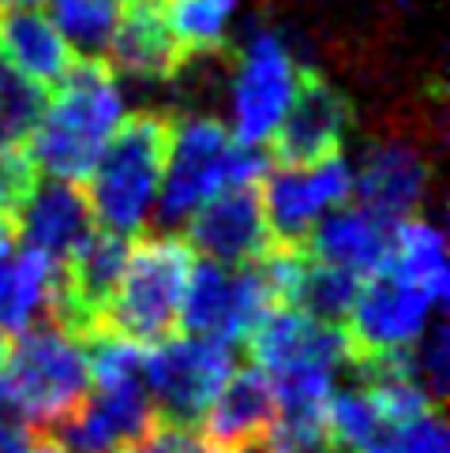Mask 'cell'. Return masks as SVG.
Wrapping results in <instances>:
<instances>
[{
	"mask_svg": "<svg viewBox=\"0 0 450 453\" xmlns=\"http://www.w3.org/2000/svg\"><path fill=\"white\" fill-rule=\"evenodd\" d=\"M120 117L124 98L117 90V72L102 57H75L23 142L38 173L50 180L87 184Z\"/></svg>",
	"mask_w": 450,
	"mask_h": 453,
	"instance_id": "1",
	"label": "cell"
},
{
	"mask_svg": "<svg viewBox=\"0 0 450 453\" xmlns=\"http://www.w3.org/2000/svg\"><path fill=\"white\" fill-rule=\"evenodd\" d=\"M90 394L87 349L42 319L12 337L0 367V412L30 431H53Z\"/></svg>",
	"mask_w": 450,
	"mask_h": 453,
	"instance_id": "2",
	"label": "cell"
},
{
	"mask_svg": "<svg viewBox=\"0 0 450 453\" xmlns=\"http://www.w3.org/2000/svg\"><path fill=\"white\" fill-rule=\"evenodd\" d=\"M173 120L166 112H132L120 117L117 132L109 135L105 150L87 176V199L94 221L109 233L136 236L147 225L151 206L162 191V173L169 157Z\"/></svg>",
	"mask_w": 450,
	"mask_h": 453,
	"instance_id": "3",
	"label": "cell"
},
{
	"mask_svg": "<svg viewBox=\"0 0 450 453\" xmlns=\"http://www.w3.org/2000/svg\"><path fill=\"white\" fill-rule=\"evenodd\" d=\"M191 266H196V251L184 236H139L128 248L124 273L102 319V334H117L139 349L176 334Z\"/></svg>",
	"mask_w": 450,
	"mask_h": 453,
	"instance_id": "4",
	"label": "cell"
},
{
	"mask_svg": "<svg viewBox=\"0 0 450 453\" xmlns=\"http://www.w3.org/2000/svg\"><path fill=\"white\" fill-rule=\"evenodd\" d=\"M270 161L237 142L218 117H184L173 120L169 157L162 173V221H188L196 210L229 184L260 180Z\"/></svg>",
	"mask_w": 450,
	"mask_h": 453,
	"instance_id": "5",
	"label": "cell"
},
{
	"mask_svg": "<svg viewBox=\"0 0 450 453\" xmlns=\"http://www.w3.org/2000/svg\"><path fill=\"white\" fill-rule=\"evenodd\" d=\"M233 371V349L196 334H169L143 352V386L166 424L196 427Z\"/></svg>",
	"mask_w": 450,
	"mask_h": 453,
	"instance_id": "6",
	"label": "cell"
},
{
	"mask_svg": "<svg viewBox=\"0 0 450 453\" xmlns=\"http://www.w3.org/2000/svg\"><path fill=\"white\" fill-rule=\"evenodd\" d=\"M270 307H278V296L255 263L244 266L196 263L181 303V326L184 334L233 345L240 337H248V330Z\"/></svg>",
	"mask_w": 450,
	"mask_h": 453,
	"instance_id": "7",
	"label": "cell"
},
{
	"mask_svg": "<svg viewBox=\"0 0 450 453\" xmlns=\"http://www.w3.org/2000/svg\"><path fill=\"white\" fill-rule=\"evenodd\" d=\"M260 196L270 240L278 248H304L323 210H338L353 199V169L342 154L304 169L275 165L260 176Z\"/></svg>",
	"mask_w": 450,
	"mask_h": 453,
	"instance_id": "8",
	"label": "cell"
},
{
	"mask_svg": "<svg viewBox=\"0 0 450 453\" xmlns=\"http://www.w3.org/2000/svg\"><path fill=\"white\" fill-rule=\"evenodd\" d=\"M162 424L154 401L139 379L94 382L87 401L50 434L64 453H132Z\"/></svg>",
	"mask_w": 450,
	"mask_h": 453,
	"instance_id": "9",
	"label": "cell"
},
{
	"mask_svg": "<svg viewBox=\"0 0 450 453\" xmlns=\"http://www.w3.org/2000/svg\"><path fill=\"white\" fill-rule=\"evenodd\" d=\"M297 79L300 68L278 35L270 30L252 35L233 79V139L244 147H263L293 102Z\"/></svg>",
	"mask_w": 450,
	"mask_h": 453,
	"instance_id": "10",
	"label": "cell"
},
{
	"mask_svg": "<svg viewBox=\"0 0 450 453\" xmlns=\"http://www.w3.org/2000/svg\"><path fill=\"white\" fill-rule=\"evenodd\" d=\"M428 315L431 303L401 278H394L387 266L364 278L342 326L349 342V367L357 360H368V356L413 349L416 337L428 330Z\"/></svg>",
	"mask_w": 450,
	"mask_h": 453,
	"instance_id": "11",
	"label": "cell"
},
{
	"mask_svg": "<svg viewBox=\"0 0 450 453\" xmlns=\"http://www.w3.org/2000/svg\"><path fill=\"white\" fill-rule=\"evenodd\" d=\"M353 124V102L345 90H338L330 79L319 72H300L293 102H289L282 124L267 139L275 165H315L323 157H334L342 150L345 132Z\"/></svg>",
	"mask_w": 450,
	"mask_h": 453,
	"instance_id": "12",
	"label": "cell"
},
{
	"mask_svg": "<svg viewBox=\"0 0 450 453\" xmlns=\"http://www.w3.org/2000/svg\"><path fill=\"white\" fill-rule=\"evenodd\" d=\"M184 240L191 251H203L211 263H221V266H244L267 255L275 240H270V229H267L260 180L229 184L214 191L188 218Z\"/></svg>",
	"mask_w": 450,
	"mask_h": 453,
	"instance_id": "13",
	"label": "cell"
},
{
	"mask_svg": "<svg viewBox=\"0 0 450 453\" xmlns=\"http://www.w3.org/2000/svg\"><path fill=\"white\" fill-rule=\"evenodd\" d=\"M248 352L267 375H282L293 367H349V342L342 326H323L297 307H270L248 330Z\"/></svg>",
	"mask_w": 450,
	"mask_h": 453,
	"instance_id": "14",
	"label": "cell"
},
{
	"mask_svg": "<svg viewBox=\"0 0 450 453\" xmlns=\"http://www.w3.org/2000/svg\"><path fill=\"white\" fill-rule=\"evenodd\" d=\"M102 60L143 83H173L188 68V53L166 27L162 0H124Z\"/></svg>",
	"mask_w": 450,
	"mask_h": 453,
	"instance_id": "15",
	"label": "cell"
},
{
	"mask_svg": "<svg viewBox=\"0 0 450 453\" xmlns=\"http://www.w3.org/2000/svg\"><path fill=\"white\" fill-rule=\"evenodd\" d=\"M275 416H278L275 382H270L263 367L252 364V367L229 371V379L221 382V390L206 404V412L199 416L196 427L225 453H240L267 439Z\"/></svg>",
	"mask_w": 450,
	"mask_h": 453,
	"instance_id": "16",
	"label": "cell"
},
{
	"mask_svg": "<svg viewBox=\"0 0 450 453\" xmlns=\"http://www.w3.org/2000/svg\"><path fill=\"white\" fill-rule=\"evenodd\" d=\"M428 161L409 142H376L353 176V199L379 221L398 225L413 218L428 196Z\"/></svg>",
	"mask_w": 450,
	"mask_h": 453,
	"instance_id": "17",
	"label": "cell"
},
{
	"mask_svg": "<svg viewBox=\"0 0 450 453\" xmlns=\"http://www.w3.org/2000/svg\"><path fill=\"white\" fill-rule=\"evenodd\" d=\"M98 229L94 210L83 184L50 180L35 188L19 214V233L30 251H38L50 266H64L68 258L87 244V236Z\"/></svg>",
	"mask_w": 450,
	"mask_h": 453,
	"instance_id": "18",
	"label": "cell"
},
{
	"mask_svg": "<svg viewBox=\"0 0 450 453\" xmlns=\"http://www.w3.org/2000/svg\"><path fill=\"white\" fill-rule=\"evenodd\" d=\"M394 225L368 214L364 206H338L330 218H319L308 233V251L315 263L338 266L357 278H372L387 266Z\"/></svg>",
	"mask_w": 450,
	"mask_h": 453,
	"instance_id": "19",
	"label": "cell"
},
{
	"mask_svg": "<svg viewBox=\"0 0 450 453\" xmlns=\"http://www.w3.org/2000/svg\"><path fill=\"white\" fill-rule=\"evenodd\" d=\"M0 53L42 90L45 87L53 90L75 64L72 45L60 38L53 19L38 8H4L0 12Z\"/></svg>",
	"mask_w": 450,
	"mask_h": 453,
	"instance_id": "20",
	"label": "cell"
},
{
	"mask_svg": "<svg viewBox=\"0 0 450 453\" xmlns=\"http://www.w3.org/2000/svg\"><path fill=\"white\" fill-rule=\"evenodd\" d=\"M387 270L416 288L431 307H443L450 296V270L443 251V233L424 218H406L394 225Z\"/></svg>",
	"mask_w": 450,
	"mask_h": 453,
	"instance_id": "21",
	"label": "cell"
},
{
	"mask_svg": "<svg viewBox=\"0 0 450 453\" xmlns=\"http://www.w3.org/2000/svg\"><path fill=\"white\" fill-rule=\"evenodd\" d=\"M53 266L38 251H8L0 255V334H23L38 315H45Z\"/></svg>",
	"mask_w": 450,
	"mask_h": 453,
	"instance_id": "22",
	"label": "cell"
},
{
	"mask_svg": "<svg viewBox=\"0 0 450 453\" xmlns=\"http://www.w3.org/2000/svg\"><path fill=\"white\" fill-rule=\"evenodd\" d=\"M361 281L364 278H357V273L315 263V258L308 255L300 273H297L293 288H289V296H285V307H297V311H304L315 322H323V326H345L349 307L361 293Z\"/></svg>",
	"mask_w": 450,
	"mask_h": 453,
	"instance_id": "23",
	"label": "cell"
},
{
	"mask_svg": "<svg viewBox=\"0 0 450 453\" xmlns=\"http://www.w3.org/2000/svg\"><path fill=\"white\" fill-rule=\"evenodd\" d=\"M237 0H162L166 27L173 30L176 45L196 57H221L229 50V23Z\"/></svg>",
	"mask_w": 450,
	"mask_h": 453,
	"instance_id": "24",
	"label": "cell"
},
{
	"mask_svg": "<svg viewBox=\"0 0 450 453\" xmlns=\"http://www.w3.org/2000/svg\"><path fill=\"white\" fill-rule=\"evenodd\" d=\"M120 0H50V19L75 57H105Z\"/></svg>",
	"mask_w": 450,
	"mask_h": 453,
	"instance_id": "25",
	"label": "cell"
},
{
	"mask_svg": "<svg viewBox=\"0 0 450 453\" xmlns=\"http://www.w3.org/2000/svg\"><path fill=\"white\" fill-rule=\"evenodd\" d=\"M383 434H387V424H383L376 401L364 394V386L330 394V401H327L330 453H364L368 446L383 442Z\"/></svg>",
	"mask_w": 450,
	"mask_h": 453,
	"instance_id": "26",
	"label": "cell"
},
{
	"mask_svg": "<svg viewBox=\"0 0 450 453\" xmlns=\"http://www.w3.org/2000/svg\"><path fill=\"white\" fill-rule=\"evenodd\" d=\"M45 109V90L15 68V64L0 53V132L12 142H23L30 127L38 124Z\"/></svg>",
	"mask_w": 450,
	"mask_h": 453,
	"instance_id": "27",
	"label": "cell"
},
{
	"mask_svg": "<svg viewBox=\"0 0 450 453\" xmlns=\"http://www.w3.org/2000/svg\"><path fill=\"white\" fill-rule=\"evenodd\" d=\"M413 367H416V379L424 382V390L431 394V401L443 404L446 386H450V326L446 322H436L431 330L416 337Z\"/></svg>",
	"mask_w": 450,
	"mask_h": 453,
	"instance_id": "28",
	"label": "cell"
},
{
	"mask_svg": "<svg viewBox=\"0 0 450 453\" xmlns=\"http://www.w3.org/2000/svg\"><path fill=\"white\" fill-rule=\"evenodd\" d=\"M383 449L387 453H450L443 409H431L424 416L409 419V424L391 427V434H383Z\"/></svg>",
	"mask_w": 450,
	"mask_h": 453,
	"instance_id": "29",
	"label": "cell"
},
{
	"mask_svg": "<svg viewBox=\"0 0 450 453\" xmlns=\"http://www.w3.org/2000/svg\"><path fill=\"white\" fill-rule=\"evenodd\" d=\"M132 453H225L214 446L199 427H184V424H158L147 439H143Z\"/></svg>",
	"mask_w": 450,
	"mask_h": 453,
	"instance_id": "30",
	"label": "cell"
},
{
	"mask_svg": "<svg viewBox=\"0 0 450 453\" xmlns=\"http://www.w3.org/2000/svg\"><path fill=\"white\" fill-rule=\"evenodd\" d=\"M0 453H64L50 431H19L12 442L0 446Z\"/></svg>",
	"mask_w": 450,
	"mask_h": 453,
	"instance_id": "31",
	"label": "cell"
},
{
	"mask_svg": "<svg viewBox=\"0 0 450 453\" xmlns=\"http://www.w3.org/2000/svg\"><path fill=\"white\" fill-rule=\"evenodd\" d=\"M15 240H19V221L15 218H4L0 214V255L15 251Z\"/></svg>",
	"mask_w": 450,
	"mask_h": 453,
	"instance_id": "32",
	"label": "cell"
},
{
	"mask_svg": "<svg viewBox=\"0 0 450 453\" xmlns=\"http://www.w3.org/2000/svg\"><path fill=\"white\" fill-rule=\"evenodd\" d=\"M38 4H45V0H0V12L4 8H38Z\"/></svg>",
	"mask_w": 450,
	"mask_h": 453,
	"instance_id": "33",
	"label": "cell"
},
{
	"mask_svg": "<svg viewBox=\"0 0 450 453\" xmlns=\"http://www.w3.org/2000/svg\"><path fill=\"white\" fill-rule=\"evenodd\" d=\"M8 345H12V337L0 334V367H4V356H8Z\"/></svg>",
	"mask_w": 450,
	"mask_h": 453,
	"instance_id": "34",
	"label": "cell"
},
{
	"mask_svg": "<svg viewBox=\"0 0 450 453\" xmlns=\"http://www.w3.org/2000/svg\"><path fill=\"white\" fill-rule=\"evenodd\" d=\"M364 453H387V449H383V442H376V446H368Z\"/></svg>",
	"mask_w": 450,
	"mask_h": 453,
	"instance_id": "35",
	"label": "cell"
},
{
	"mask_svg": "<svg viewBox=\"0 0 450 453\" xmlns=\"http://www.w3.org/2000/svg\"><path fill=\"white\" fill-rule=\"evenodd\" d=\"M240 453H267L263 446H252V449H240Z\"/></svg>",
	"mask_w": 450,
	"mask_h": 453,
	"instance_id": "36",
	"label": "cell"
},
{
	"mask_svg": "<svg viewBox=\"0 0 450 453\" xmlns=\"http://www.w3.org/2000/svg\"><path fill=\"white\" fill-rule=\"evenodd\" d=\"M8 142H12V139H8V135H4V132H0V147H8Z\"/></svg>",
	"mask_w": 450,
	"mask_h": 453,
	"instance_id": "37",
	"label": "cell"
}]
</instances>
